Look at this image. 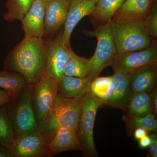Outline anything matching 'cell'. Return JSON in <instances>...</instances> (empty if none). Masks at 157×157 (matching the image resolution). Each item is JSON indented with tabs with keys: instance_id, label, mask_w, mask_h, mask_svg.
<instances>
[{
	"instance_id": "obj_1",
	"label": "cell",
	"mask_w": 157,
	"mask_h": 157,
	"mask_svg": "<svg viewBox=\"0 0 157 157\" xmlns=\"http://www.w3.org/2000/svg\"><path fill=\"white\" fill-rule=\"evenodd\" d=\"M48 50V43L43 38H24L6 57L3 69L19 73L28 84H35L45 74Z\"/></svg>"
},
{
	"instance_id": "obj_2",
	"label": "cell",
	"mask_w": 157,
	"mask_h": 157,
	"mask_svg": "<svg viewBox=\"0 0 157 157\" xmlns=\"http://www.w3.org/2000/svg\"><path fill=\"white\" fill-rule=\"evenodd\" d=\"M81 107L80 98L66 99L58 94L49 111L38 124L37 131L48 144L60 128H70L77 132Z\"/></svg>"
},
{
	"instance_id": "obj_3",
	"label": "cell",
	"mask_w": 157,
	"mask_h": 157,
	"mask_svg": "<svg viewBox=\"0 0 157 157\" xmlns=\"http://www.w3.org/2000/svg\"><path fill=\"white\" fill-rule=\"evenodd\" d=\"M111 22L117 53L142 50L154 42L147 33L144 21L113 17Z\"/></svg>"
},
{
	"instance_id": "obj_4",
	"label": "cell",
	"mask_w": 157,
	"mask_h": 157,
	"mask_svg": "<svg viewBox=\"0 0 157 157\" xmlns=\"http://www.w3.org/2000/svg\"><path fill=\"white\" fill-rule=\"evenodd\" d=\"M82 32L87 36L97 38L98 40L95 52L90 58L91 70L87 77L91 83L105 68L111 66L117 53L112 22L99 25L94 30H83Z\"/></svg>"
},
{
	"instance_id": "obj_5",
	"label": "cell",
	"mask_w": 157,
	"mask_h": 157,
	"mask_svg": "<svg viewBox=\"0 0 157 157\" xmlns=\"http://www.w3.org/2000/svg\"><path fill=\"white\" fill-rule=\"evenodd\" d=\"M33 85L28 84L13 101L6 104L15 139L38 129L32 104Z\"/></svg>"
},
{
	"instance_id": "obj_6",
	"label": "cell",
	"mask_w": 157,
	"mask_h": 157,
	"mask_svg": "<svg viewBox=\"0 0 157 157\" xmlns=\"http://www.w3.org/2000/svg\"><path fill=\"white\" fill-rule=\"evenodd\" d=\"M81 110L78 120L77 134L81 143L82 155L86 157L98 156L95 146L93 132L96 114L104 102L88 93L80 98Z\"/></svg>"
},
{
	"instance_id": "obj_7",
	"label": "cell",
	"mask_w": 157,
	"mask_h": 157,
	"mask_svg": "<svg viewBox=\"0 0 157 157\" xmlns=\"http://www.w3.org/2000/svg\"><path fill=\"white\" fill-rule=\"evenodd\" d=\"M58 82L45 73L41 79L33 85L32 104L38 124L53 105L58 95Z\"/></svg>"
},
{
	"instance_id": "obj_8",
	"label": "cell",
	"mask_w": 157,
	"mask_h": 157,
	"mask_svg": "<svg viewBox=\"0 0 157 157\" xmlns=\"http://www.w3.org/2000/svg\"><path fill=\"white\" fill-rule=\"evenodd\" d=\"M157 64V45L154 41L149 47L142 50L116 54L111 66L114 72L131 74L140 68Z\"/></svg>"
},
{
	"instance_id": "obj_9",
	"label": "cell",
	"mask_w": 157,
	"mask_h": 157,
	"mask_svg": "<svg viewBox=\"0 0 157 157\" xmlns=\"http://www.w3.org/2000/svg\"><path fill=\"white\" fill-rule=\"evenodd\" d=\"M62 32L55 36L45 40L48 46L45 74L58 81L64 75L65 67L75 53L70 45H65L62 43L61 39Z\"/></svg>"
},
{
	"instance_id": "obj_10",
	"label": "cell",
	"mask_w": 157,
	"mask_h": 157,
	"mask_svg": "<svg viewBox=\"0 0 157 157\" xmlns=\"http://www.w3.org/2000/svg\"><path fill=\"white\" fill-rule=\"evenodd\" d=\"M70 5V0H45L43 39L52 38L63 31Z\"/></svg>"
},
{
	"instance_id": "obj_11",
	"label": "cell",
	"mask_w": 157,
	"mask_h": 157,
	"mask_svg": "<svg viewBox=\"0 0 157 157\" xmlns=\"http://www.w3.org/2000/svg\"><path fill=\"white\" fill-rule=\"evenodd\" d=\"M10 151L14 157L53 156L48 143L37 130L15 139Z\"/></svg>"
},
{
	"instance_id": "obj_12",
	"label": "cell",
	"mask_w": 157,
	"mask_h": 157,
	"mask_svg": "<svg viewBox=\"0 0 157 157\" xmlns=\"http://www.w3.org/2000/svg\"><path fill=\"white\" fill-rule=\"evenodd\" d=\"M70 5L67 19L61 36V42L70 45L72 32L83 17L93 13L98 0H70Z\"/></svg>"
},
{
	"instance_id": "obj_13",
	"label": "cell",
	"mask_w": 157,
	"mask_h": 157,
	"mask_svg": "<svg viewBox=\"0 0 157 157\" xmlns=\"http://www.w3.org/2000/svg\"><path fill=\"white\" fill-rule=\"evenodd\" d=\"M45 0H34L21 22L24 38L42 39L44 35Z\"/></svg>"
},
{
	"instance_id": "obj_14",
	"label": "cell",
	"mask_w": 157,
	"mask_h": 157,
	"mask_svg": "<svg viewBox=\"0 0 157 157\" xmlns=\"http://www.w3.org/2000/svg\"><path fill=\"white\" fill-rule=\"evenodd\" d=\"M131 74L114 72L112 76L114 89L113 95L104 105L122 109L124 111L129 98L132 94L130 88Z\"/></svg>"
},
{
	"instance_id": "obj_15",
	"label": "cell",
	"mask_w": 157,
	"mask_h": 157,
	"mask_svg": "<svg viewBox=\"0 0 157 157\" xmlns=\"http://www.w3.org/2000/svg\"><path fill=\"white\" fill-rule=\"evenodd\" d=\"M157 64L150 65L135 70L130 75L132 93L151 92L156 86Z\"/></svg>"
},
{
	"instance_id": "obj_16",
	"label": "cell",
	"mask_w": 157,
	"mask_h": 157,
	"mask_svg": "<svg viewBox=\"0 0 157 157\" xmlns=\"http://www.w3.org/2000/svg\"><path fill=\"white\" fill-rule=\"evenodd\" d=\"M48 145L53 155L68 151H82L77 132L70 128H59Z\"/></svg>"
},
{
	"instance_id": "obj_17",
	"label": "cell",
	"mask_w": 157,
	"mask_h": 157,
	"mask_svg": "<svg viewBox=\"0 0 157 157\" xmlns=\"http://www.w3.org/2000/svg\"><path fill=\"white\" fill-rule=\"evenodd\" d=\"M90 84L87 77L64 75L58 82V94L66 99L79 98L90 93Z\"/></svg>"
},
{
	"instance_id": "obj_18",
	"label": "cell",
	"mask_w": 157,
	"mask_h": 157,
	"mask_svg": "<svg viewBox=\"0 0 157 157\" xmlns=\"http://www.w3.org/2000/svg\"><path fill=\"white\" fill-rule=\"evenodd\" d=\"M154 1L125 0L113 17L144 21L148 15Z\"/></svg>"
},
{
	"instance_id": "obj_19",
	"label": "cell",
	"mask_w": 157,
	"mask_h": 157,
	"mask_svg": "<svg viewBox=\"0 0 157 157\" xmlns=\"http://www.w3.org/2000/svg\"><path fill=\"white\" fill-rule=\"evenodd\" d=\"M124 111L126 114L136 117H144L153 113L151 92L132 93Z\"/></svg>"
},
{
	"instance_id": "obj_20",
	"label": "cell",
	"mask_w": 157,
	"mask_h": 157,
	"mask_svg": "<svg viewBox=\"0 0 157 157\" xmlns=\"http://www.w3.org/2000/svg\"><path fill=\"white\" fill-rule=\"evenodd\" d=\"M125 0H98L90 16L99 25L111 22Z\"/></svg>"
},
{
	"instance_id": "obj_21",
	"label": "cell",
	"mask_w": 157,
	"mask_h": 157,
	"mask_svg": "<svg viewBox=\"0 0 157 157\" xmlns=\"http://www.w3.org/2000/svg\"><path fill=\"white\" fill-rule=\"evenodd\" d=\"M28 84L25 78L19 74L3 70L0 71V87L5 90L14 100Z\"/></svg>"
},
{
	"instance_id": "obj_22",
	"label": "cell",
	"mask_w": 157,
	"mask_h": 157,
	"mask_svg": "<svg viewBox=\"0 0 157 157\" xmlns=\"http://www.w3.org/2000/svg\"><path fill=\"white\" fill-rule=\"evenodd\" d=\"M128 134L132 135L135 129L141 128L146 130L148 134L157 130V119L155 114H151L144 117H136L125 114L123 116Z\"/></svg>"
},
{
	"instance_id": "obj_23",
	"label": "cell",
	"mask_w": 157,
	"mask_h": 157,
	"mask_svg": "<svg viewBox=\"0 0 157 157\" xmlns=\"http://www.w3.org/2000/svg\"><path fill=\"white\" fill-rule=\"evenodd\" d=\"M90 89V93L103 101L104 105L113 95L114 85L112 76L105 77L98 76L91 82Z\"/></svg>"
},
{
	"instance_id": "obj_24",
	"label": "cell",
	"mask_w": 157,
	"mask_h": 157,
	"mask_svg": "<svg viewBox=\"0 0 157 157\" xmlns=\"http://www.w3.org/2000/svg\"><path fill=\"white\" fill-rule=\"evenodd\" d=\"M34 0H7L6 7L7 12L4 19L11 23L14 21H21L26 12L30 9Z\"/></svg>"
},
{
	"instance_id": "obj_25",
	"label": "cell",
	"mask_w": 157,
	"mask_h": 157,
	"mask_svg": "<svg viewBox=\"0 0 157 157\" xmlns=\"http://www.w3.org/2000/svg\"><path fill=\"white\" fill-rule=\"evenodd\" d=\"M91 70L90 59L73 54L65 67L64 75L83 78L87 77Z\"/></svg>"
},
{
	"instance_id": "obj_26",
	"label": "cell",
	"mask_w": 157,
	"mask_h": 157,
	"mask_svg": "<svg viewBox=\"0 0 157 157\" xmlns=\"http://www.w3.org/2000/svg\"><path fill=\"white\" fill-rule=\"evenodd\" d=\"M15 140L14 129L5 105L0 108V145L10 150Z\"/></svg>"
},
{
	"instance_id": "obj_27",
	"label": "cell",
	"mask_w": 157,
	"mask_h": 157,
	"mask_svg": "<svg viewBox=\"0 0 157 157\" xmlns=\"http://www.w3.org/2000/svg\"><path fill=\"white\" fill-rule=\"evenodd\" d=\"M144 24L147 33L152 38L157 37V0H155L152 5L148 15L144 20Z\"/></svg>"
},
{
	"instance_id": "obj_28",
	"label": "cell",
	"mask_w": 157,
	"mask_h": 157,
	"mask_svg": "<svg viewBox=\"0 0 157 157\" xmlns=\"http://www.w3.org/2000/svg\"><path fill=\"white\" fill-rule=\"evenodd\" d=\"M151 143L147 157H157V135L155 132L150 133Z\"/></svg>"
},
{
	"instance_id": "obj_29",
	"label": "cell",
	"mask_w": 157,
	"mask_h": 157,
	"mask_svg": "<svg viewBox=\"0 0 157 157\" xmlns=\"http://www.w3.org/2000/svg\"><path fill=\"white\" fill-rule=\"evenodd\" d=\"M11 101V98L5 90L0 89V108Z\"/></svg>"
},
{
	"instance_id": "obj_30",
	"label": "cell",
	"mask_w": 157,
	"mask_h": 157,
	"mask_svg": "<svg viewBox=\"0 0 157 157\" xmlns=\"http://www.w3.org/2000/svg\"><path fill=\"white\" fill-rule=\"evenodd\" d=\"M151 104L152 112L153 114L157 113V86L154 88L151 92Z\"/></svg>"
},
{
	"instance_id": "obj_31",
	"label": "cell",
	"mask_w": 157,
	"mask_h": 157,
	"mask_svg": "<svg viewBox=\"0 0 157 157\" xmlns=\"http://www.w3.org/2000/svg\"><path fill=\"white\" fill-rule=\"evenodd\" d=\"M151 140L149 135H146L139 140V146L141 148H146L149 146Z\"/></svg>"
},
{
	"instance_id": "obj_32",
	"label": "cell",
	"mask_w": 157,
	"mask_h": 157,
	"mask_svg": "<svg viewBox=\"0 0 157 157\" xmlns=\"http://www.w3.org/2000/svg\"><path fill=\"white\" fill-rule=\"evenodd\" d=\"M133 133L135 139L137 140H140L141 138L148 134L146 130L141 128H138L135 129Z\"/></svg>"
},
{
	"instance_id": "obj_33",
	"label": "cell",
	"mask_w": 157,
	"mask_h": 157,
	"mask_svg": "<svg viewBox=\"0 0 157 157\" xmlns=\"http://www.w3.org/2000/svg\"><path fill=\"white\" fill-rule=\"evenodd\" d=\"M0 157H14L10 150L0 145Z\"/></svg>"
}]
</instances>
